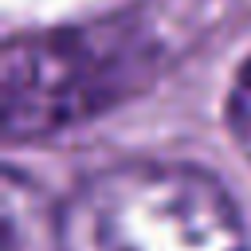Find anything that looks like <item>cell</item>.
Masks as SVG:
<instances>
[{
	"instance_id": "cell-1",
	"label": "cell",
	"mask_w": 251,
	"mask_h": 251,
	"mask_svg": "<svg viewBox=\"0 0 251 251\" xmlns=\"http://www.w3.org/2000/svg\"><path fill=\"white\" fill-rule=\"evenodd\" d=\"M63 251H247L235 200L188 165L126 161L86 176L59 208Z\"/></svg>"
},
{
	"instance_id": "cell-2",
	"label": "cell",
	"mask_w": 251,
	"mask_h": 251,
	"mask_svg": "<svg viewBox=\"0 0 251 251\" xmlns=\"http://www.w3.org/2000/svg\"><path fill=\"white\" fill-rule=\"evenodd\" d=\"M161 39L137 20H102L8 39L4 129L43 137L129 98L157 75Z\"/></svg>"
},
{
	"instance_id": "cell-3",
	"label": "cell",
	"mask_w": 251,
	"mask_h": 251,
	"mask_svg": "<svg viewBox=\"0 0 251 251\" xmlns=\"http://www.w3.org/2000/svg\"><path fill=\"white\" fill-rule=\"evenodd\" d=\"M0 212H4V251H63L59 212H51L43 192L16 169L4 173Z\"/></svg>"
},
{
	"instance_id": "cell-4",
	"label": "cell",
	"mask_w": 251,
	"mask_h": 251,
	"mask_svg": "<svg viewBox=\"0 0 251 251\" xmlns=\"http://www.w3.org/2000/svg\"><path fill=\"white\" fill-rule=\"evenodd\" d=\"M227 122H231V133H235L239 149L251 161V59L235 75V86H231V98H227Z\"/></svg>"
}]
</instances>
